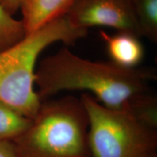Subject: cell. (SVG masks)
Returning a JSON list of instances; mask_svg holds the SVG:
<instances>
[{"label":"cell","mask_w":157,"mask_h":157,"mask_svg":"<svg viewBox=\"0 0 157 157\" xmlns=\"http://www.w3.org/2000/svg\"><path fill=\"white\" fill-rule=\"evenodd\" d=\"M154 69L125 68L112 61H92L63 48L41 60L35 73L41 101L62 91L84 90L105 106L127 109L147 93Z\"/></svg>","instance_id":"6da1fadb"},{"label":"cell","mask_w":157,"mask_h":157,"mask_svg":"<svg viewBox=\"0 0 157 157\" xmlns=\"http://www.w3.org/2000/svg\"><path fill=\"white\" fill-rule=\"evenodd\" d=\"M87 33L88 29L75 26L63 15L0 52V101L34 119L42 103L34 90L39 55L53 43L73 44Z\"/></svg>","instance_id":"7a4b0ae2"},{"label":"cell","mask_w":157,"mask_h":157,"mask_svg":"<svg viewBox=\"0 0 157 157\" xmlns=\"http://www.w3.org/2000/svg\"><path fill=\"white\" fill-rule=\"evenodd\" d=\"M88 127L80 98L66 96L42 102L29 128L13 142L18 157H92Z\"/></svg>","instance_id":"3957f363"},{"label":"cell","mask_w":157,"mask_h":157,"mask_svg":"<svg viewBox=\"0 0 157 157\" xmlns=\"http://www.w3.org/2000/svg\"><path fill=\"white\" fill-rule=\"evenodd\" d=\"M80 100L88 118L92 157H146L156 153V129L139 120L129 110L105 106L87 93Z\"/></svg>","instance_id":"277c9868"},{"label":"cell","mask_w":157,"mask_h":157,"mask_svg":"<svg viewBox=\"0 0 157 157\" xmlns=\"http://www.w3.org/2000/svg\"><path fill=\"white\" fill-rule=\"evenodd\" d=\"M65 15L78 28L108 26L140 37L131 0H76Z\"/></svg>","instance_id":"5b68a950"},{"label":"cell","mask_w":157,"mask_h":157,"mask_svg":"<svg viewBox=\"0 0 157 157\" xmlns=\"http://www.w3.org/2000/svg\"><path fill=\"white\" fill-rule=\"evenodd\" d=\"M76 0H23L21 7L25 34L63 16Z\"/></svg>","instance_id":"8992f818"},{"label":"cell","mask_w":157,"mask_h":157,"mask_svg":"<svg viewBox=\"0 0 157 157\" xmlns=\"http://www.w3.org/2000/svg\"><path fill=\"white\" fill-rule=\"evenodd\" d=\"M100 35L105 43L111 61L125 68H135L142 61L144 48L139 37L126 32L109 35L103 31H100Z\"/></svg>","instance_id":"52a82bcc"},{"label":"cell","mask_w":157,"mask_h":157,"mask_svg":"<svg viewBox=\"0 0 157 157\" xmlns=\"http://www.w3.org/2000/svg\"><path fill=\"white\" fill-rule=\"evenodd\" d=\"M32 119L0 101V140L14 141L30 127Z\"/></svg>","instance_id":"ba28073f"},{"label":"cell","mask_w":157,"mask_h":157,"mask_svg":"<svg viewBox=\"0 0 157 157\" xmlns=\"http://www.w3.org/2000/svg\"><path fill=\"white\" fill-rule=\"evenodd\" d=\"M140 37L157 42V0H131Z\"/></svg>","instance_id":"9c48e42d"},{"label":"cell","mask_w":157,"mask_h":157,"mask_svg":"<svg viewBox=\"0 0 157 157\" xmlns=\"http://www.w3.org/2000/svg\"><path fill=\"white\" fill-rule=\"evenodd\" d=\"M25 36L22 21L15 19L0 6V52L13 46Z\"/></svg>","instance_id":"30bf717a"},{"label":"cell","mask_w":157,"mask_h":157,"mask_svg":"<svg viewBox=\"0 0 157 157\" xmlns=\"http://www.w3.org/2000/svg\"><path fill=\"white\" fill-rule=\"evenodd\" d=\"M0 157H18L16 146L13 141L0 140Z\"/></svg>","instance_id":"8fae6325"},{"label":"cell","mask_w":157,"mask_h":157,"mask_svg":"<svg viewBox=\"0 0 157 157\" xmlns=\"http://www.w3.org/2000/svg\"><path fill=\"white\" fill-rule=\"evenodd\" d=\"M23 0H0V6L10 15H13L21 7Z\"/></svg>","instance_id":"7c38bea8"},{"label":"cell","mask_w":157,"mask_h":157,"mask_svg":"<svg viewBox=\"0 0 157 157\" xmlns=\"http://www.w3.org/2000/svg\"><path fill=\"white\" fill-rule=\"evenodd\" d=\"M146 157H157V156H156V153H155V154H153L149 155V156H146Z\"/></svg>","instance_id":"4fadbf2b"}]
</instances>
